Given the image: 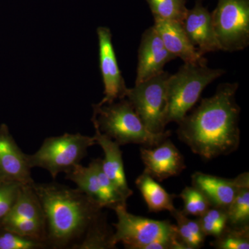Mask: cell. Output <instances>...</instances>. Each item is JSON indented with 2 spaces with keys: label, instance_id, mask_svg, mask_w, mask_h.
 Returning <instances> with one entry per match:
<instances>
[{
  "label": "cell",
  "instance_id": "8fae6325",
  "mask_svg": "<svg viewBox=\"0 0 249 249\" xmlns=\"http://www.w3.org/2000/svg\"><path fill=\"white\" fill-rule=\"evenodd\" d=\"M140 152L144 172L156 181L178 176L186 168L183 155L169 138L155 147H142Z\"/></svg>",
  "mask_w": 249,
  "mask_h": 249
},
{
  "label": "cell",
  "instance_id": "4fadbf2b",
  "mask_svg": "<svg viewBox=\"0 0 249 249\" xmlns=\"http://www.w3.org/2000/svg\"><path fill=\"white\" fill-rule=\"evenodd\" d=\"M174 59L176 58L165 48L154 26L145 29L139 45L135 84L160 74Z\"/></svg>",
  "mask_w": 249,
  "mask_h": 249
},
{
  "label": "cell",
  "instance_id": "484cf974",
  "mask_svg": "<svg viewBox=\"0 0 249 249\" xmlns=\"http://www.w3.org/2000/svg\"><path fill=\"white\" fill-rule=\"evenodd\" d=\"M197 220L204 235L215 238L228 226L227 210L211 206L204 214L198 217Z\"/></svg>",
  "mask_w": 249,
  "mask_h": 249
},
{
  "label": "cell",
  "instance_id": "4316f807",
  "mask_svg": "<svg viewBox=\"0 0 249 249\" xmlns=\"http://www.w3.org/2000/svg\"><path fill=\"white\" fill-rule=\"evenodd\" d=\"M179 196L183 202V208L181 211L187 216L200 217L211 207L207 198L196 187H186Z\"/></svg>",
  "mask_w": 249,
  "mask_h": 249
},
{
  "label": "cell",
  "instance_id": "5bb4252c",
  "mask_svg": "<svg viewBox=\"0 0 249 249\" xmlns=\"http://www.w3.org/2000/svg\"><path fill=\"white\" fill-rule=\"evenodd\" d=\"M181 23L190 42L202 56L210 52L221 51L211 14L204 6V0H196L194 7L188 10Z\"/></svg>",
  "mask_w": 249,
  "mask_h": 249
},
{
  "label": "cell",
  "instance_id": "603a6c76",
  "mask_svg": "<svg viewBox=\"0 0 249 249\" xmlns=\"http://www.w3.org/2000/svg\"><path fill=\"white\" fill-rule=\"evenodd\" d=\"M154 19L181 22L188 9L187 0H146Z\"/></svg>",
  "mask_w": 249,
  "mask_h": 249
},
{
  "label": "cell",
  "instance_id": "8992f818",
  "mask_svg": "<svg viewBox=\"0 0 249 249\" xmlns=\"http://www.w3.org/2000/svg\"><path fill=\"white\" fill-rule=\"evenodd\" d=\"M117 222L114 224V242L126 249H145L149 244L162 239H178L176 226L170 220H154L129 213L127 206L114 210ZM179 240V239H178Z\"/></svg>",
  "mask_w": 249,
  "mask_h": 249
},
{
  "label": "cell",
  "instance_id": "7a4b0ae2",
  "mask_svg": "<svg viewBox=\"0 0 249 249\" xmlns=\"http://www.w3.org/2000/svg\"><path fill=\"white\" fill-rule=\"evenodd\" d=\"M32 186L43 209L46 243L50 248L71 249L103 211L99 204L78 188L57 183L34 182Z\"/></svg>",
  "mask_w": 249,
  "mask_h": 249
},
{
  "label": "cell",
  "instance_id": "d6986e66",
  "mask_svg": "<svg viewBox=\"0 0 249 249\" xmlns=\"http://www.w3.org/2000/svg\"><path fill=\"white\" fill-rule=\"evenodd\" d=\"M114 231L107 223V216L101 211L89 224L85 235L73 246L74 249H116Z\"/></svg>",
  "mask_w": 249,
  "mask_h": 249
},
{
  "label": "cell",
  "instance_id": "e0dca14e",
  "mask_svg": "<svg viewBox=\"0 0 249 249\" xmlns=\"http://www.w3.org/2000/svg\"><path fill=\"white\" fill-rule=\"evenodd\" d=\"M153 26L165 48L175 58L184 62H196L204 58L190 42L181 22L155 19Z\"/></svg>",
  "mask_w": 249,
  "mask_h": 249
},
{
  "label": "cell",
  "instance_id": "ba28073f",
  "mask_svg": "<svg viewBox=\"0 0 249 249\" xmlns=\"http://www.w3.org/2000/svg\"><path fill=\"white\" fill-rule=\"evenodd\" d=\"M170 73L163 71L158 76L127 88L125 98L132 104L144 125L150 132H165L167 110V80Z\"/></svg>",
  "mask_w": 249,
  "mask_h": 249
},
{
  "label": "cell",
  "instance_id": "2e32d148",
  "mask_svg": "<svg viewBox=\"0 0 249 249\" xmlns=\"http://www.w3.org/2000/svg\"><path fill=\"white\" fill-rule=\"evenodd\" d=\"M94 128L93 138L96 141V145H99L104 152V160H102L103 171L127 200L133 195V191L129 188L126 179L121 145L106 134L100 132L95 126Z\"/></svg>",
  "mask_w": 249,
  "mask_h": 249
},
{
  "label": "cell",
  "instance_id": "f1b7e54d",
  "mask_svg": "<svg viewBox=\"0 0 249 249\" xmlns=\"http://www.w3.org/2000/svg\"><path fill=\"white\" fill-rule=\"evenodd\" d=\"M22 185L18 182L0 183V222L12 209Z\"/></svg>",
  "mask_w": 249,
  "mask_h": 249
},
{
  "label": "cell",
  "instance_id": "5b68a950",
  "mask_svg": "<svg viewBox=\"0 0 249 249\" xmlns=\"http://www.w3.org/2000/svg\"><path fill=\"white\" fill-rule=\"evenodd\" d=\"M94 145L93 137L80 133L49 137L37 152L27 155L28 162L31 168H43L55 179L59 174L67 173L79 164L88 155V148Z\"/></svg>",
  "mask_w": 249,
  "mask_h": 249
},
{
  "label": "cell",
  "instance_id": "277c9868",
  "mask_svg": "<svg viewBox=\"0 0 249 249\" xmlns=\"http://www.w3.org/2000/svg\"><path fill=\"white\" fill-rule=\"evenodd\" d=\"M222 69L211 68L207 60L184 62L167 80V110L165 124L182 120L199 101L208 85L225 74Z\"/></svg>",
  "mask_w": 249,
  "mask_h": 249
},
{
  "label": "cell",
  "instance_id": "ac0fdd59",
  "mask_svg": "<svg viewBox=\"0 0 249 249\" xmlns=\"http://www.w3.org/2000/svg\"><path fill=\"white\" fill-rule=\"evenodd\" d=\"M135 183L150 212L168 211L171 214L176 210L174 205L176 195L168 193L148 174L143 171L136 179Z\"/></svg>",
  "mask_w": 249,
  "mask_h": 249
},
{
  "label": "cell",
  "instance_id": "6da1fadb",
  "mask_svg": "<svg viewBox=\"0 0 249 249\" xmlns=\"http://www.w3.org/2000/svg\"><path fill=\"white\" fill-rule=\"evenodd\" d=\"M238 88L237 83L219 85L213 96L203 98L178 124V139L205 160L230 155L240 146L241 109L235 98Z\"/></svg>",
  "mask_w": 249,
  "mask_h": 249
},
{
  "label": "cell",
  "instance_id": "7402d4cb",
  "mask_svg": "<svg viewBox=\"0 0 249 249\" xmlns=\"http://www.w3.org/2000/svg\"><path fill=\"white\" fill-rule=\"evenodd\" d=\"M227 212L228 225L233 227L249 226V182L239 188Z\"/></svg>",
  "mask_w": 249,
  "mask_h": 249
},
{
  "label": "cell",
  "instance_id": "30bf717a",
  "mask_svg": "<svg viewBox=\"0 0 249 249\" xmlns=\"http://www.w3.org/2000/svg\"><path fill=\"white\" fill-rule=\"evenodd\" d=\"M97 35L100 70L105 88V96L100 103H110L125 98L127 88L118 65L110 29L98 27Z\"/></svg>",
  "mask_w": 249,
  "mask_h": 249
},
{
  "label": "cell",
  "instance_id": "44dd1931",
  "mask_svg": "<svg viewBox=\"0 0 249 249\" xmlns=\"http://www.w3.org/2000/svg\"><path fill=\"white\" fill-rule=\"evenodd\" d=\"M176 220L178 239L187 249H198L203 247L206 236L201 230L197 219H191L182 211L176 209L171 213Z\"/></svg>",
  "mask_w": 249,
  "mask_h": 249
},
{
  "label": "cell",
  "instance_id": "3957f363",
  "mask_svg": "<svg viewBox=\"0 0 249 249\" xmlns=\"http://www.w3.org/2000/svg\"><path fill=\"white\" fill-rule=\"evenodd\" d=\"M93 126L121 146L139 144L142 147H155L171 134L170 131L161 133L150 132L126 98L110 103L93 105Z\"/></svg>",
  "mask_w": 249,
  "mask_h": 249
},
{
  "label": "cell",
  "instance_id": "83f0119b",
  "mask_svg": "<svg viewBox=\"0 0 249 249\" xmlns=\"http://www.w3.org/2000/svg\"><path fill=\"white\" fill-rule=\"evenodd\" d=\"M47 244L19 235L0 227V249H42Z\"/></svg>",
  "mask_w": 249,
  "mask_h": 249
},
{
  "label": "cell",
  "instance_id": "cb8c5ba5",
  "mask_svg": "<svg viewBox=\"0 0 249 249\" xmlns=\"http://www.w3.org/2000/svg\"><path fill=\"white\" fill-rule=\"evenodd\" d=\"M0 227L28 238L46 243L45 222L31 219H4L0 222Z\"/></svg>",
  "mask_w": 249,
  "mask_h": 249
},
{
  "label": "cell",
  "instance_id": "52a82bcc",
  "mask_svg": "<svg viewBox=\"0 0 249 249\" xmlns=\"http://www.w3.org/2000/svg\"><path fill=\"white\" fill-rule=\"evenodd\" d=\"M211 14L221 51L234 52L249 45V0H218Z\"/></svg>",
  "mask_w": 249,
  "mask_h": 249
},
{
  "label": "cell",
  "instance_id": "ffe728a7",
  "mask_svg": "<svg viewBox=\"0 0 249 249\" xmlns=\"http://www.w3.org/2000/svg\"><path fill=\"white\" fill-rule=\"evenodd\" d=\"M32 184L22 185L12 209L4 219H31L45 222L42 205Z\"/></svg>",
  "mask_w": 249,
  "mask_h": 249
},
{
  "label": "cell",
  "instance_id": "d4e9b609",
  "mask_svg": "<svg viewBox=\"0 0 249 249\" xmlns=\"http://www.w3.org/2000/svg\"><path fill=\"white\" fill-rule=\"evenodd\" d=\"M211 245L217 249H249V226L233 227L228 225Z\"/></svg>",
  "mask_w": 249,
  "mask_h": 249
},
{
  "label": "cell",
  "instance_id": "7c38bea8",
  "mask_svg": "<svg viewBox=\"0 0 249 249\" xmlns=\"http://www.w3.org/2000/svg\"><path fill=\"white\" fill-rule=\"evenodd\" d=\"M31 167L27 155L22 151L6 124L0 125V183L31 184Z\"/></svg>",
  "mask_w": 249,
  "mask_h": 249
},
{
  "label": "cell",
  "instance_id": "9a60e30c",
  "mask_svg": "<svg viewBox=\"0 0 249 249\" xmlns=\"http://www.w3.org/2000/svg\"><path fill=\"white\" fill-rule=\"evenodd\" d=\"M191 179L192 186L204 195L212 207L227 210L239 188L249 182V174L242 173L237 178L229 179L196 172L192 175Z\"/></svg>",
  "mask_w": 249,
  "mask_h": 249
},
{
  "label": "cell",
  "instance_id": "9c48e42d",
  "mask_svg": "<svg viewBox=\"0 0 249 249\" xmlns=\"http://www.w3.org/2000/svg\"><path fill=\"white\" fill-rule=\"evenodd\" d=\"M65 174L67 179L74 183L76 188L103 209L114 210L127 206V200L103 171L101 159L93 160L87 167L79 163Z\"/></svg>",
  "mask_w": 249,
  "mask_h": 249
}]
</instances>
